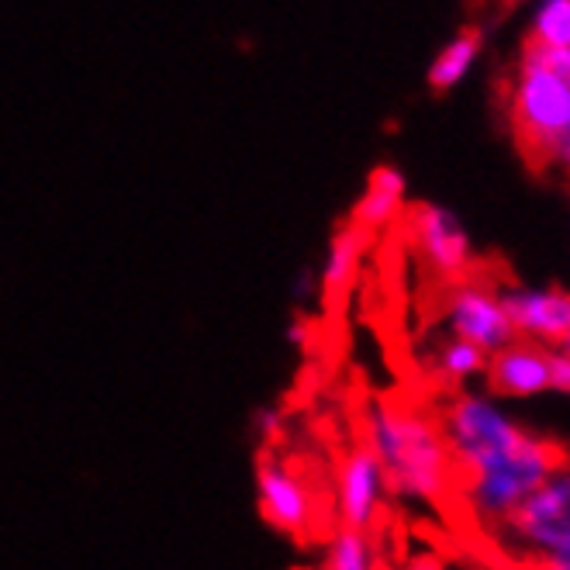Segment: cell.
Listing matches in <instances>:
<instances>
[{
    "label": "cell",
    "instance_id": "obj_1",
    "mask_svg": "<svg viewBox=\"0 0 570 570\" xmlns=\"http://www.w3.org/2000/svg\"><path fill=\"white\" fill-rule=\"evenodd\" d=\"M440 429L453 460V481H460L471 512L491 525L505 522L567 463L553 440L525 429L484 391H456Z\"/></svg>",
    "mask_w": 570,
    "mask_h": 570
},
{
    "label": "cell",
    "instance_id": "obj_18",
    "mask_svg": "<svg viewBox=\"0 0 570 570\" xmlns=\"http://www.w3.org/2000/svg\"><path fill=\"white\" fill-rule=\"evenodd\" d=\"M547 166H553V170H560V174H567L570 177V125L560 131V136L543 149V156H540Z\"/></svg>",
    "mask_w": 570,
    "mask_h": 570
},
{
    "label": "cell",
    "instance_id": "obj_13",
    "mask_svg": "<svg viewBox=\"0 0 570 570\" xmlns=\"http://www.w3.org/2000/svg\"><path fill=\"white\" fill-rule=\"evenodd\" d=\"M481 49H484V36L478 28H463L456 31L453 39L443 42V49L432 56L429 70H425V83L432 90H456L466 77L474 73V66L481 59Z\"/></svg>",
    "mask_w": 570,
    "mask_h": 570
},
{
    "label": "cell",
    "instance_id": "obj_5",
    "mask_svg": "<svg viewBox=\"0 0 570 570\" xmlns=\"http://www.w3.org/2000/svg\"><path fill=\"white\" fill-rule=\"evenodd\" d=\"M443 322L453 340L471 343L484 356H494L515 343V328L509 322L501 291L481 281L450 284L443 301Z\"/></svg>",
    "mask_w": 570,
    "mask_h": 570
},
{
    "label": "cell",
    "instance_id": "obj_23",
    "mask_svg": "<svg viewBox=\"0 0 570 570\" xmlns=\"http://www.w3.org/2000/svg\"><path fill=\"white\" fill-rule=\"evenodd\" d=\"M405 570H450L440 557H429V553H422V557H412L409 563H405Z\"/></svg>",
    "mask_w": 570,
    "mask_h": 570
},
{
    "label": "cell",
    "instance_id": "obj_6",
    "mask_svg": "<svg viewBox=\"0 0 570 570\" xmlns=\"http://www.w3.org/2000/svg\"><path fill=\"white\" fill-rule=\"evenodd\" d=\"M409 236L429 274H435L446 284L466 281L474 266V239L466 225L456 218V212H450L446 205L422 200V205L409 212Z\"/></svg>",
    "mask_w": 570,
    "mask_h": 570
},
{
    "label": "cell",
    "instance_id": "obj_19",
    "mask_svg": "<svg viewBox=\"0 0 570 570\" xmlns=\"http://www.w3.org/2000/svg\"><path fill=\"white\" fill-rule=\"evenodd\" d=\"M550 391L570 394V356L560 350H550Z\"/></svg>",
    "mask_w": 570,
    "mask_h": 570
},
{
    "label": "cell",
    "instance_id": "obj_21",
    "mask_svg": "<svg viewBox=\"0 0 570 570\" xmlns=\"http://www.w3.org/2000/svg\"><path fill=\"white\" fill-rule=\"evenodd\" d=\"M535 570H570V543H563L560 550L540 557V560H532Z\"/></svg>",
    "mask_w": 570,
    "mask_h": 570
},
{
    "label": "cell",
    "instance_id": "obj_9",
    "mask_svg": "<svg viewBox=\"0 0 570 570\" xmlns=\"http://www.w3.org/2000/svg\"><path fill=\"white\" fill-rule=\"evenodd\" d=\"M501 301H505L515 340L557 350L570 332V291L515 284L501 291Z\"/></svg>",
    "mask_w": 570,
    "mask_h": 570
},
{
    "label": "cell",
    "instance_id": "obj_14",
    "mask_svg": "<svg viewBox=\"0 0 570 570\" xmlns=\"http://www.w3.org/2000/svg\"><path fill=\"white\" fill-rule=\"evenodd\" d=\"M484 371H488V356L474 350L471 343L453 340V335H446V340L432 350V374L450 387L466 391V384L484 377Z\"/></svg>",
    "mask_w": 570,
    "mask_h": 570
},
{
    "label": "cell",
    "instance_id": "obj_4",
    "mask_svg": "<svg viewBox=\"0 0 570 570\" xmlns=\"http://www.w3.org/2000/svg\"><path fill=\"white\" fill-rule=\"evenodd\" d=\"M501 532L529 557L540 560L563 543H570V463L540 488L501 522Z\"/></svg>",
    "mask_w": 570,
    "mask_h": 570
},
{
    "label": "cell",
    "instance_id": "obj_8",
    "mask_svg": "<svg viewBox=\"0 0 570 570\" xmlns=\"http://www.w3.org/2000/svg\"><path fill=\"white\" fill-rule=\"evenodd\" d=\"M387 501V481L381 463L363 443L353 446L335 471V512H340V525L371 532L381 509Z\"/></svg>",
    "mask_w": 570,
    "mask_h": 570
},
{
    "label": "cell",
    "instance_id": "obj_22",
    "mask_svg": "<svg viewBox=\"0 0 570 570\" xmlns=\"http://www.w3.org/2000/svg\"><path fill=\"white\" fill-rule=\"evenodd\" d=\"M318 284V274L315 271H308V266H305V271H297V277H294V297H308V291Z\"/></svg>",
    "mask_w": 570,
    "mask_h": 570
},
{
    "label": "cell",
    "instance_id": "obj_20",
    "mask_svg": "<svg viewBox=\"0 0 570 570\" xmlns=\"http://www.w3.org/2000/svg\"><path fill=\"white\" fill-rule=\"evenodd\" d=\"M284 340L291 346H297V350H305L312 343V325H308V318H291L287 328H284Z\"/></svg>",
    "mask_w": 570,
    "mask_h": 570
},
{
    "label": "cell",
    "instance_id": "obj_12",
    "mask_svg": "<svg viewBox=\"0 0 570 570\" xmlns=\"http://www.w3.org/2000/svg\"><path fill=\"white\" fill-rule=\"evenodd\" d=\"M371 239L374 236H366L363 228H356L350 222L332 232L325 256H322V266L315 271L318 274V291L325 297H343L353 287L360 266H363V256H366V249H371Z\"/></svg>",
    "mask_w": 570,
    "mask_h": 570
},
{
    "label": "cell",
    "instance_id": "obj_7",
    "mask_svg": "<svg viewBox=\"0 0 570 570\" xmlns=\"http://www.w3.org/2000/svg\"><path fill=\"white\" fill-rule=\"evenodd\" d=\"M256 505L266 525L287 535H305L315 522L312 488L277 456L256 463Z\"/></svg>",
    "mask_w": 570,
    "mask_h": 570
},
{
    "label": "cell",
    "instance_id": "obj_24",
    "mask_svg": "<svg viewBox=\"0 0 570 570\" xmlns=\"http://www.w3.org/2000/svg\"><path fill=\"white\" fill-rule=\"evenodd\" d=\"M557 350H560V353H567V356H570V332H567V335H563V343H560V346H557Z\"/></svg>",
    "mask_w": 570,
    "mask_h": 570
},
{
    "label": "cell",
    "instance_id": "obj_3",
    "mask_svg": "<svg viewBox=\"0 0 570 570\" xmlns=\"http://www.w3.org/2000/svg\"><path fill=\"white\" fill-rule=\"evenodd\" d=\"M509 105L522 149L540 159L543 149L570 125V83L550 73L540 56L525 46L512 80Z\"/></svg>",
    "mask_w": 570,
    "mask_h": 570
},
{
    "label": "cell",
    "instance_id": "obj_2",
    "mask_svg": "<svg viewBox=\"0 0 570 570\" xmlns=\"http://www.w3.org/2000/svg\"><path fill=\"white\" fill-rule=\"evenodd\" d=\"M363 446L381 463L387 494L435 505L453 488L443 429L429 412L397 397H374L363 412Z\"/></svg>",
    "mask_w": 570,
    "mask_h": 570
},
{
    "label": "cell",
    "instance_id": "obj_10",
    "mask_svg": "<svg viewBox=\"0 0 570 570\" xmlns=\"http://www.w3.org/2000/svg\"><path fill=\"white\" fill-rule=\"evenodd\" d=\"M488 394L498 401H529L550 391V350L515 340L501 353L488 356Z\"/></svg>",
    "mask_w": 570,
    "mask_h": 570
},
{
    "label": "cell",
    "instance_id": "obj_15",
    "mask_svg": "<svg viewBox=\"0 0 570 570\" xmlns=\"http://www.w3.org/2000/svg\"><path fill=\"white\" fill-rule=\"evenodd\" d=\"M325 570H377V550L371 532L340 525L325 550Z\"/></svg>",
    "mask_w": 570,
    "mask_h": 570
},
{
    "label": "cell",
    "instance_id": "obj_16",
    "mask_svg": "<svg viewBox=\"0 0 570 570\" xmlns=\"http://www.w3.org/2000/svg\"><path fill=\"white\" fill-rule=\"evenodd\" d=\"M529 42L570 52V0H540L529 18Z\"/></svg>",
    "mask_w": 570,
    "mask_h": 570
},
{
    "label": "cell",
    "instance_id": "obj_11",
    "mask_svg": "<svg viewBox=\"0 0 570 570\" xmlns=\"http://www.w3.org/2000/svg\"><path fill=\"white\" fill-rule=\"evenodd\" d=\"M405 205H409V177L394 163H381L366 177V187L353 205L350 225L363 228L366 236H374V232L394 225L405 215Z\"/></svg>",
    "mask_w": 570,
    "mask_h": 570
},
{
    "label": "cell",
    "instance_id": "obj_17",
    "mask_svg": "<svg viewBox=\"0 0 570 570\" xmlns=\"http://www.w3.org/2000/svg\"><path fill=\"white\" fill-rule=\"evenodd\" d=\"M249 422H253V432L259 435L263 443H277L281 435H284V425H287L284 412H281V409H274V405H263V409H256Z\"/></svg>",
    "mask_w": 570,
    "mask_h": 570
}]
</instances>
